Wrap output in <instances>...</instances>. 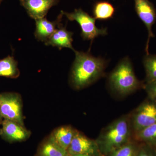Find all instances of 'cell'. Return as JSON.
Returning a JSON list of instances; mask_svg holds the SVG:
<instances>
[{
	"mask_svg": "<svg viewBox=\"0 0 156 156\" xmlns=\"http://www.w3.org/2000/svg\"><path fill=\"white\" fill-rule=\"evenodd\" d=\"M76 57L70 74L71 83L76 89L91 85L104 74L107 62L89 53L75 50Z\"/></svg>",
	"mask_w": 156,
	"mask_h": 156,
	"instance_id": "6da1fadb",
	"label": "cell"
},
{
	"mask_svg": "<svg viewBox=\"0 0 156 156\" xmlns=\"http://www.w3.org/2000/svg\"><path fill=\"white\" fill-rule=\"evenodd\" d=\"M109 82L112 88L121 95H128L141 87L128 57L119 62L111 73Z\"/></svg>",
	"mask_w": 156,
	"mask_h": 156,
	"instance_id": "7a4b0ae2",
	"label": "cell"
},
{
	"mask_svg": "<svg viewBox=\"0 0 156 156\" xmlns=\"http://www.w3.org/2000/svg\"><path fill=\"white\" fill-rule=\"evenodd\" d=\"M100 139L105 149L112 151L123 145L130 136L131 126L127 117H123L105 129Z\"/></svg>",
	"mask_w": 156,
	"mask_h": 156,
	"instance_id": "3957f363",
	"label": "cell"
},
{
	"mask_svg": "<svg viewBox=\"0 0 156 156\" xmlns=\"http://www.w3.org/2000/svg\"><path fill=\"white\" fill-rule=\"evenodd\" d=\"M63 15L70 21H76L79 23L81 29V36L85 40L93 41L99 36L107 34V29L98 28L95 25L96 19L91 17L82 9H76L71 13L61 11Z\"/></svg>",
	"mask_w": 156,
	"mask_h": 156,
	"instance_id": "277c9868",
	"label": "cell"
},
{
	"mask_svg": "<svg viewBox=\"0 0 156 156\" xmlns=\"http://www.w3.org/2000/svg\"><path fill=\"white\" fill-rule=\"evenodd\" d=\"M0 112L3 119L11 120L24 126L22 100L19 94L14 92L1 93Z\"/></svg>",
	"mask_w": 156,
	"mask_h": 156,
	"instance_id": "5b68a950",
	"label": "cell"
},
{
	"mask_svg": "<svg viewBox=\"0 0 156 156\" xmlns=\"http://www.w3.org/2000/svg\"><path fill=\"white\" fill-rule=\"evenodd\" d=\"M132 121L135 133L156 123V101L149 98L143 102L134 112Z\"/></svg>",
	"mask_w": 156,
	"mask_h": 156,
	"instance_id": "8992f818",
	"label": "cell"
},
{
	"mask_svg": "<svg viewBox=\"0 0 156 156\" xmlns=\"http://www.w3.org/2000/svg\"><path fill=\"white\" fill-rule=\"evenodd\" d=\"M135 10L140 19L145 24L147 28L148 36L146 45L145 51L148 53V47L151 37H154L152 30V27L156 19L155 9L153 4L149 0H134Z\"/></svg>",
	"mask_w": 156,
	"mask_h": 156,
	"instance_id": "52a82bcc",
	"label": "cell"
},
{
	"mask_svg": "<svg viewBox=\"0 0 156 156\" xmlns=\"http://www.w3.org/2000/svg\"><path fill=\"white\" fill-rule=\"evenodd\" d=\"M59 0H20L29 17L36 20L46 17L49 10L58 5Z\"/></svg>",
	"mask_w": 156,
	"mask_h": 156,
	"instance_id": "ba28073f",
	"label": "cell"
},
{
	"mask_svg": "<svg viewBox=\"0 0 156 156\" xmlns=\"http://www.w3.org/2000/svg\"><path fill=\"white\" fill-rule=\"evenodd\" d=\"M2 126L1 136L8 142H21L28 139L30 136V132L24 126L11 120L3 119Z\"/></svg>",
	"mask_w": 156,
	"mask_h": 156,
	"instance_id": "9c48e42d",
	"label": "cell"
},
{
	"mask_svg": "<svg viewBox=\"0 0 156 156\" xmlns=\"http://www.w3.org/2000/svg\"><path fill=\"white\" fill-rule=\"evenodd\" d=\"M67 151L71 156L85 154L92 156L97 153V147L94 141L76 131Z\"/></svg>",
	"mask_w": 156,
	"mask_h": 156,
	"instance_id": "30bf717a",
	"label": "cell"
},
{
	"mask_svg": "<svg viewBox=\"0 0 156 156\" xmlns=\"http://www.w3.org/2000/svg\"><path fill=\"white\" fill-rule=\"evenodd\" d=\"M63 14L61 13L58 15L56 20L53 21L48 20L46 17L35 20L36 29L34 36L38 41H47L53 34L56 29L61 23Z\"/></svg>",
	"mask_w": 156,
	"mask_h": 156,
	"instance_id": "8fae6325",
	"label": "cell"
},
{
	"mask_svg": "<svg viewBox=\"0 0 156 156\" xmlns=\"http://www.w3.org/2000/svg\"><path fill=\"white\" fill-rule=\"evenodd\" d=\"M73 34V33L67 30L66 27L60 23L53 34L45 42V44L57 47L59 50L63 48H69L74 51L75 50L72 45Z\"/></svg>",
	"mask_w": 156,
	"mask_h": 156,
	"instance_id": "7c38bea8",
	"label": "cell"
},
{
	"mask_svg": "<svg viewBox=\"0 0 156 156\" xmlns=\"http://www.w3.org/2000/svg\"><path fill=\"white\" fill-rule=\"evenodd\" d=\"M75 132L70 126H62L53 131L50 137L59 147L67 151Z\"/></svg>",
	"mask_w": 156,
	"mask_h": 156,
	"instance_id": "4fadbf2b",
	"label": "cell"
},
{
	"mask_svg": "<svg viewBox=\"0 0 156 156\" xmlns=\"http://www.w3.org/2000/svg\"><path fill=\"white\" fill-rule=\"evenodd\" d=\"M115 7L107 1L96 2L93 6L92 13L95 19L108 20L112 18L115 13Z\"/></svg>",
	"mask_w": 156,
	"mask_h": 156,
	"instance_id": "5bb4252c",
	"label": "cell"
},
{
	"mask_svg": "<svg viewBox=\"0 0 156 156\" xmlns=\"http://www.w3.org/2000/svg\"><path fill=\"white\" fill-rule=\"evenodd\" d=\"M20 72L17 67V62L14 56H8L0 60V76L15 79Z\"/></svg>",
	"mask_w": 156,
	"mask_h": 156,
	"instance_id": "9a60e30c",
	"label": "cell"
},
{
	"mask_svg": "<svg viewBox=\"0 0 156 156\" xmlns=\"http://www.w3.org/2000/svg\"><path fill=\"white\" fill-rule=\"evenodd\" d=\"M67 151L63 149L50 137L44 142L40 148L37 156H67Z\"/></svg>",
	"mask_w": 156,
	"mask_h": 156,
	"instance_id": "2e32d148",
	"label": "cell"
},
{
	"mask_svg": "<svg viewBox=\"0 0 156 156\" xmlns=\"http://www.w3.org/2000/svg\"><path fill=\"white\" fill-rule=\"evenodd\" d=\"M146 83L156 82V55L147 54L143 59Z\"/></svg>",
	"mask_w": 156,
	"mask_h": 156,
	"instance_id": "e0dca14e",
	"label": "cell"
},
{
	"mask_svg": "<svg viewBox=\"0 0 156 156\" xmlns=\"http://www.w3.org/2000/svg\"><path fill=\"white\" fill-rule=\"evenodd\" d=\"M138 139L156 145V122L136 133Z\"/></svg>",
	"mask_w": 156,
	"mask_h": 156,
	"instance_id": "ac0fdd59",
	"label": "cell"
},
{
	"mask_svg": "<svg viewBox=\"0 0 156 156\" xmlns=\"http://www.w3.org/2000/svg\"><path fill=\"white\" fill-rule=\"evenodd\" d=\"M111 156H135V149L131 144H123L111 151Z\"/></svg>",
	"mask_w": 156,
	"mask_h": 156,
	"instance_id": "d6986e66",
	"label": "cell"
},
{
	"mask_svg": "<svg viewBox=\"0 0 156 156\" xmlns=\"http://www.w3.org/2000/svg\"><path fill=\"white\" fill-rule=\"evenodd\" d=\"M144 87L150 99L156 102V82L146 83Z\"/></svg>",
	"mask_w": 156,
	"mask_h": 156,
	"instance_id": "ffe728a7",
	"label": "cell"
},
{
	"mask_svg": "<svg viewBox=\"0 0 156 156\" xmlns=\"http://www.w3.org/2000/svg\"><path fill=\"white\" fill-rule=\"evenodd\" d=\"M136 156H155L149 149L146 147L141 148Z\"/></svg>",
	"mask_w": 156,
	"mask_h": 156,
	"instance_id": "44dd1931",
	"label": "cell"
},
{
	"mask_svg": "<svg viewBox=\"0 0 156 156\" xmlns=\"http://www.w3.org/2000/svg\"><path fill=\"white\" fill-rule=\"evenodd\" d=\"M71 156H91L88 154H76Z\"/></svg>",
	"mask_w": 156,
	"mask_h": 156,
	"instance_id": "7402d4cb",
	"label": "cell"
},
{
	"mask_svg": "<svg viewBox=\"0 0 156 156\" xmlns=\"http://www.w3.org/2000/svg\"><path fill=\"white\" fill-rule=\"evenodd\" d=\"M3 119L2 115H1V112H0V122H2L3 120Z\"/></svg>",
	"mask_w": 156,
	"mask_h": 156,
	"instance_id": "603a6c76",
	"label": "cell"
},
{
	"mask_svg": "<svg viewBox=\"0 0 156 156\" xmlns=\"http://www.w3.org/2000/svg\"><path fill=\"white\" fill-rule=\"evenodd\" d=\"M2 125V123L0 122V125ZM2 134V128L0 127V135Z\"/></svg>",
	"mask_w": 156,
	"mask_h": 156,
	"instance_id": "cb8c5ba5",
	"label": "cell"
},
{
	"mask_svg": "<svg viewBox=\"0 0 156 156\" xmlns=\"http://www.w3.org/2000/svg\"><path fill=\"white\" fill-rule=\"evenodd\" d=\"M3 0H0V5H1V3L2 2Z\"/></svg>",
	"mask_w": 156,
	"mask_h": 156,
	"instance_id": "d4e9b609",
	"label": "cell"
},
{
	"mask_svg": "<svg viewBox=\"0 0 156 156\" xmlns=\"http://www.w3.org/2000/svg\"><path fill=\"white\" fill-rule=\"evenodd\" d=\"M69 156V155H68V156Z\"/></svg>",
	"mask_w": 156,
	"mask_h": 156,
	"instance_id": "484cf974",
	"label": "cell"
}]
</instances>
